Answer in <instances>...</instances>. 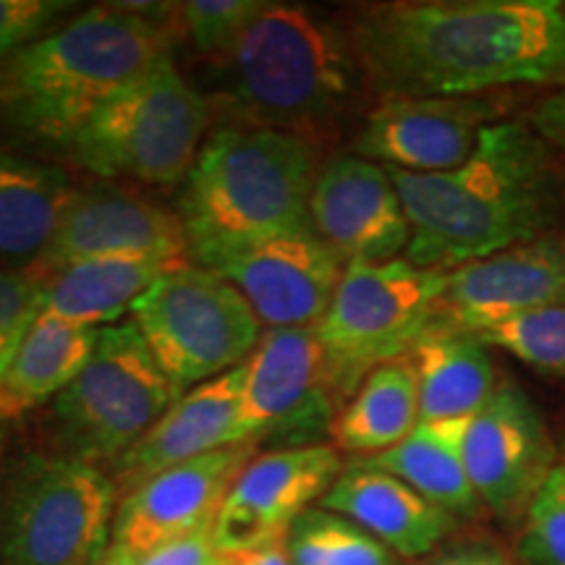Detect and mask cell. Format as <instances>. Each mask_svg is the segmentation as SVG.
I'll list each match as a JSON object with an SVG mask.
<instances>
[{
    "label": "cell",
    "mask_w": 565,
    "mask_h": 565,
    "mask_svg": "<svg viewBox=\"0 0 565 565\" xmlns=\"http://www.w3.org/2000/svg\"><path fill=\"white\" fill-rule=\"evenodd\" d=\"M349 32L366 84L383 100L565 84V6L557 0L366 6Z\"/></svg>",
    "instance_id": "6da1fadb"
},
{
    "label": "cell",
    "mask_w": 565,
    "mask_h": 565,
    "mask_svg": "<svg viewBox=\"0 0 565 565\" xmlns=\"http://www.w3.org/2000/svg\"><path fill=\"white\" fill-rule=\"evenodd\" d=\"M387 173L412 225L404 259L424 270L450 273L557 233L565 215L555 152L524 121L487 126L454 171Z\"/></svg>",
    "instance_id": "7a4b0ae2"
},
{
    "label": "cell",
    "mask_w": 565,
    "mask_h": 565,
    "mask_svg": "<svg viewBox=\"0 0 565 565\" xmlns=\"http://www.w3.org/2000/svg\"><path fill=\"white\" fill-rule=\"evenodd\" d=\"M175 3H103L0 66V113L34 139L66 145L126 84L173 47Z\"/></svg>",
    "instance_id": "3957f363"
},
{
    "label": "cell",
    "mask_w": 565,
    "mask_h": 565,
    "mask_svg": "<svg viewBox=\"0 0 565 565\" xmlns=\"http://www.w3.org/2000/svg\"><path fill=\"white\" fill-rule=\"evenodd\" d=\"M320 168V147L294 134L242 124L212 131L179 200L189 259L210 267L312 231L309 200Z\"/></svg>",
    "instance_id": "277c9868"
},
{
    "label": "cell",
    "mask_w": 565,
    "mask_h": 565,
    "mask_svg": "<svg viewBox=\"0 0 565 565\" xmlns=\"http://www.w3.org/2000/svg\"><path fill=\"white\" fill-rule=\"evenodd\" d=\"M225 63L242 126L286 131L317 147L370 89L351 32L307 6L267 0Z\"/></svg>",
    "instance_id": "5b68a950"
},
{
    "label": "cell",
    "mask_w": 565,
    "mask_h": 565,
    "mask_svg": "<svg viewBox=\"0 0 565 565\" xmlns=\"http://www.w3.org/2000/svg\"><path fill=\"white\" fill-rule=\"evenodd\" d=\"M210 126L204 97L166 55L139 79L110 97L68 150L100 179H129L171 186L200 158Z\"/></svg>",
    "instance_id": "8992f818"
},
{
    "label": "cell",
    "mask_w": 565,
    "mask_h": 565,
    "mask_svg": "<svg viewBox=\"0 0 565 565\" xmlns=\"http://www.w3.org/2000/svg\"><path fill=\"white\" fill-rule=\"evenodd\" d=\"M116 484L68 454H24L0 479V565H95L108 550Z\"/></svg>",
    "instance_id": "52a82bcc"
},
{
    "label": "cell",
    "mask_w": 565,
    "mask_h": 565,
    "mask_svg": "<svg viewBox=\"0 0 565 565\" xmlns=\"http://www.w3.org/2000/svg\"><path fill=\"white\" fill-rule=\"evenodd\" d=\"M448 273L408 259L345 265L315 333L328 356L338 395L356 391L374 366L404 359L437 328Z\"/></svg>",
    "instance_id": "ba28073f"
},
{
    "label": "cell",
    "mask_w": 565,
    "mask_h": 565,
    "mask_svg": "<svg viewBox=\"0 0 565 565\" xmlns=\"http://www.w3.org/2000/svg\"><path fill=\"white\" fill-rule=\"evenodd\" d=\"M131 322L166 377L181 393L242 366L263 338V322L228 280L183 263L134 303Z\"/></svg>",
    "instance_id": "9c48e42d"
},
{
    "label": "cell",
    "mask_w": 565,
    "mask_h": 565,
    "mask_svg": "<svg viewBox=\"0 0 565 565\" xmlns=\"http://www.w3.org/2000/svg\"><path fill=\"white\" fill-rule=\"evenodd\" d=\"M179 398L137 324H108L79 377L53 401L55 435L79 461H116Z\"/></svg>",
    "instance_id": "30bf717a"
},
{
    "label": "cell",
    "mask_w": 565,
    "mask_h": 565,
    "mask_svg": "<svg viewBox=\"0 0 565 565\" xmlns=\"http://www.w3.org/2000/svg\"><path fill=\"white\" fill-rule=\"evenodd\" d=\"M335 383L315 328L265 330L242 364L238 443L307 440L333 427Z\"/></svg>",
    "instance_id": "8fae6325"
},
{
    "label": "cell",
    "mask_w": 565,
    "mask_h": 565,
    "mask_svg": "<svg viewBox=\"0 0 565 565\" xmlns=\"http://www.w3.org/2000/svg\"><path fill=\"white\" fill-rule=\"evenodd\" d=\"M463 456L479 503L508 524L524 519L561 461L540 408L513 383L494 387L471 416Z\"/></svg>",
    "instance_id": "7c38bea8"
},
{
    "label": "cell",
    "mask_w": 565,
    "mask_h": 565,
    "mask_svg": "<svg viewBox=\"0 0 565 565\" xmlns=\"http://www.w3.org/2000/svg\"><path fill=\"white\" fill-rule=\"evenodd\" d=\"M343 463L330 445H291L254 456L233 482L217 513L215 545L223 555H242L252 550L286 542L309 503L341 477Z\"/></svg>",
    "instance_id": "4fadbf2b"
},
{
    "label": "cell",
    "mask_w": 565,
    "mask_h": 565,
    "mask_svg": "<svg viewBox=\"0 0 565 565\" xmlns=\"http://www.w3.org/2000/svg\"><path fill=\"white\" fill-rule=\"evenodd\" d=\"M186 257L189 242L179 212L116 183H92L71 196L51 249L30 270L47 275L87 259L183 263Z\"/></svg>",
    "instance_id": "5bb4252c"
},
{
    "label": "cell",
    "mask_w": 565,
    "mask_h": 565,
    "mask_svg": "<svg viewBox=\"0 0 565 565\" xmlns=\"http://www.w3.org/2000/svg\"><path fill=\"white\" fill-rule=\"evenodd\" d=\"M309 221L345 265L393 263L412 242V225L387 168L353 152L322 162Z\"/></svg>",
    "instance_id": "9a60e30c"
},
{
    "label": "cell",
    "mask_w": 565,
    "mask_h": 565,
    "mask_svg": "<svg viewBox=\"0 0 565 565\" xmlns=\"http://www.w3.org/2000/svg\"><path fill=\"white\" fill-rule=\"evenodd\" d=\"M565 307V236L547 233L448 273L437 328L484 333L511 317Z\"/></svg>",
    "instance_id": "2e32d148"
},
{
    "label": "cell",
    "mask_w": 565,
    "mask_h": 565,
    "mask_svg": "<svg viewBox=\"0 0 565 565\" xmlns=\"http://www.w3.org/2000/svg\"><path fill=\"white\" fill-rule=\"evenodd\" d=\"M500 121L490 97H391L374 108L353 154L408 173L454 171L475 152L487 126Z\"/></svg>",
    "instance_id": "e0dca14e"
},
{
    "label": "cell",
    "mask_w": 565,
    "mask_h": 565,
    "mask_svg": "<svg viewBox=\"0 0 565 565\" xmlns=\"http://www.w3.org/2000/svg\"><path fill=\"white\" fill-rule=\"evenodd\" d=\"M254 448L257 445L249 443L228 445L141 482L118 505L110 542L141 557L202 529H215L217 513L254 458Z\"/></svg>",
    "instance_id": "ac0fdd59"
},
{
    "label": "cell",
    "mask_w": 565,
    "mask_h": 565,
    "mask_svg": "<svg viewBox=\"0 0 565 565\" xmlns=\"http://www.w3.org/2000/svg\"><path fill=\"white\" fill-rule=\"evenodd\" d=\"M207 270L228 280L267 330H280L322 320L345 263L312 228L231 254Z\"/></svg>",
    "instance_id": "d6986e66"
},
{
    "label": "cell",
    "mask_w": 565,
    "mask_h": 565,
    "mask_svg": "<svg viewBox=\"0 0 565 565\" xmlns=\"http://www.w3.org/2000/svg\"><path fill=\"white\" fill-rule=\"evenodd\" d=\"M242 366L181 393L150 433L113 461V484L129 494L141 482L192 458L238 445Z\"/></svg>",
    "instance_id": "ffe728a7"
},
{
    "label": "cell",
    "mask_w": 565,
    "mask_h": 565,
    "mask_svg": "<svg viewBox=\"0 0 565 565\" xmlns=\"http://www.w3.org/2000/svg\"><path fill=\"white\" fill-rule=\"evenodd\" d=\"M320 508L353 521L401 557L433 553L456 526L454 515L406 482L359 463L341 471L322 494Z\"/></svg>",
    "instance_id": "44dd1931"
},
{
    "label": "cell",
    "mask_w": 565,
    "mask_h": 565,
    "mask_svg": "<svg viewBox=\"0 0 565 565\" xmlns=\"http://www.w3.org/2000/svg\"><path fill=\"white\" fill-rule=\"evenodd\" d=\"M74 192L61 168L0 150V270L45 257Z\"/></svg>",
    "instance_id": "7402d4cb"
},
{
    "label": "cell",
    "mask_w": 565,
    "mask_h": 565,
    "mask_svg": "<svg viewBox=\"0 0 565 565\" xmlns=\"http://www.w3.org/2000/svg\"><path fill=\"white\" fill-rule=\"evenodd\" d=\"M183 263L160 259H87L40 275L42 312L58 320L108 328L124 315H131L134 303L158 282L162 275Z\"/></svg>",
    "instance_id": "603a6c76"
},
{
    "label": "cell",
    "mask_w": 565,
    "mask_h": 565,
    "mask_svg": "<svg viewBox=\"0 0 565 565\" xmlns=\"http://www.w3.org/2000/svg\"><path fill=\"white\" fill-rule=\"evenodd\" d=\"M422 422L471 419L498 387L490 345L475 333L435 328L408 353Z\"/></svg>",
    "instance_id": "cb8c5ba5"
},
{
    "label": "cell",
    "mask_w": 565,
    "mask_h": 565,
    "mask_svg": "<svg viewBox=\"0 0 565 565\" xmlns=\"http://www.w3.org/2000/svg\"><path fill=\"white\" fill-rule=\"evenodd\" d=\"M100 330L40 312L38 320L0 374V419L51 404L79 377Z\"/></svg>",
    "instance_id": "d4e9b609"
},
{
    "label": "cell",
    "mask_w": 565,
    "mask_h": 565,
    "mask_svg": "<svg viewBox=\"0 0 565 565\" xmlns=\"http://www.w3.org/2000/svg\"><path fill=\"white\" fill-rule=\"evenodd\" d=\"M466 429L469 419L419 422L404 443L356 463L401 479L450 515H475L482 503L466 469Z\"/></svg>",
    "instance_id": "484cf974"
},
{
    "label": "cell",
    "mask_w": 565,
    "mask_h": 565,
    "mask_svg": "<svg viewBox=\"0 0 565 565\" xmlns=\"http://www.w3.org/2000/svg\"><path fill=\"white\" fill-rule=\"evenodd\" d=\"M422 422L419 385L408 359L380 364L366 374L353 398L335 414L333 440L362 458L395 448Z\"/></svg>",
    "instance_id": "4316f807"
},
{
    "label": "cell",
    "mask_w": 565,
    "mask_h": 565,
    "mask_svg": "<svg viewBox=\"0 0 565 565\" xmlns=\"http://www.w3.org/2000/svg\"><path fill=\"white\" fill-rule=\"evenodd\" d=\"M294 565H395L393 553L343 515L307 511L286 536Z\"/></svg>",
    "instance_id": "83f0119b"
},
{
    "label": "cell",
    "mask_w": 565,
    "mask_h": 565,
    "mask_svg": "<svg viewBox=\"0 0 565 565\" xmlns=\"http://www.w3.org/2000/svg\"><path fill=\"white\" fill-rule=\"evenodd\" d=\"M475 335L536 372L565 377V307L511 317Z\"/></svg>",
    "instance_id": "f1b7e54d"
},
{
    "label": "cell",
    "mask_w": 565,
    "mask_h": 565,
    "mask_svg": "<svg viewBox=\"0 0 565 565\" xmlns=\"http://www.w3.org/2000/svg\"><path fill=\"white\" fill-rule=\"evenodd\" d=\"M267 0H189L175 3L173 21L194 51L225 61Z\"/></svg>",
    "instance_id": "f546056e"
},
{
    "label": "cell",
    "mask_w": 565,
    "mask_h": 565,
    "mask_svg": "<svg viewBox=\"0 0 565 565\" xmlns=\"http://www.w3.org/2000/svg\"><path fill=\"white\" fill-rule=\"evenodd\" d=\"M519 557L524 565H565V458L521 519Z\"/></svg>",
    "instance_id": "4dcf8cb0"
},
{
    "label": "cell",
    "mask_w": 565,
    "mask_h": 565,
    "mask_svg": "<svg viewBox=\"0 0 565 565\" xmlns=\"http://www.w3.org/2000/svg\"><path fill=\"white\" fill-rule=\"evenodd\" d=\"M42 312V280L34 270H0V374Z\"/></svg>",
    "instance_id": "1f68e13d"
},
{
    "label": "cell",
    "mask_w": 565,
    "mask_h": 565,
    "mask_svg": "<svg viewBox=\"0 0 565 565\" xmlns=\"http://www.w3.org/2000/svg\"><path fill=\"white\" fill-rule=\"evenodd\" d=\"M71 9L61 0H0V66L53 32Z\"/></svg>",
    "instance_id": "d6a6232c"
},
{
    "label": "cell",
    "mask_w": 565,
    "mask_h": 565,
    "mask_svg": "<svg viewBox=\"0 0 565 565\" xmlns=\"http://www.w3.org/2000/svg\"><path fill=\"white\" fill-rule=\"evenodd\" d=\"M137 565H228V557L217 550L212 529H202L141 555Z\"/></svg>",
    "instance_id": "836d02e7"
},
{
    "label": "cell",
    "mask_w": 565,
    "mask_h": 565,
    "mask_svg": "<svg viewBox=\"0 0 565 565\" xmlns=\"http://www.w3.org/2000/svg\"><path fill=\"white\" fill-rule=\"evenodd\" d=\"M529 124L534 126V131L547 141L550 150L555 152V158L565 160V89L561 95L547 97L536 105Z\"/></svg>",
    "instance_id": "e575fe53"
},
{
    "label": "cell",
    "mask_w": 565,
    "mask_h": 565,
    "mask_svg": "<svg viewBox=\"0 0 565 565\" xmlns=\"http://www.w3.org/2000/svg\"><path fill=\"white\" fill-rule=\"evenodd\" d=\"M225 557H228V565H294L291 557H288L286 542H275V545L252 550V553Z\"/></svg>",
    "instance_id": "d590c367"
},
{
    "label": "cell",
    "mask_w": 565,
    "mask_h": 565,
    "mask_svg": "<svg viewBox=\"0 0 565 565\" xmlns=\"http://www.w3.org/2000/svg\"><path fill=\"white\" fill-rule=\"evenodd\" d=\"M429 565H511L505 557H500L492 550H479V547H469V550H456V553H448L443 557H437Z\"/></svg>",
    "instance_id": "8d00e7d4"
},
{
    "label": "cell",
    "mask_w": 565,
    "mask_h": 565,
    "mask_svg": "<svg viewBox=\"0 0 565 565\" xmlns=\"http://www.w3.org/2000/svg\"><path fill=\"white\" fill-rule=\"evenodd\" d=\"M139 557L131 555L129 550H124L121 545H116V542H110L108 550L97 557L95 565H137Z\"/></svg>",
    "instance_id": "74e56055"
}]
</instances>
